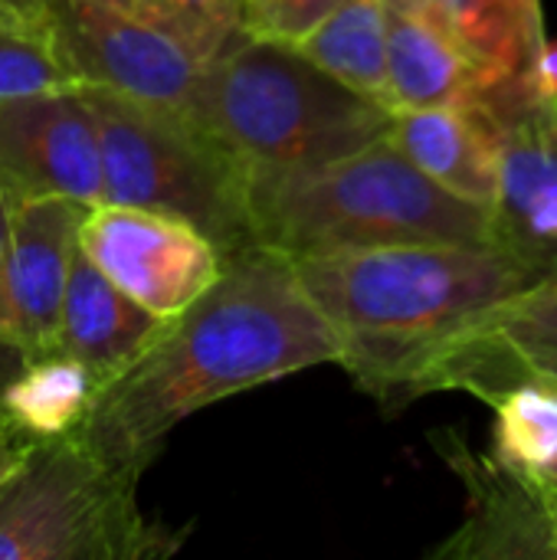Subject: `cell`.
I'll return each mask as SVG.
<instances>
[{
	"mask_svg": "<svg viewBox=\"0 0 557 560\" xmlns=\"http://www.w3.org/2000/svg\"><path fill=\"white\" fill-rule=\"evenodd\" d=\"M466 105L496 141V243L542 272H557V98L538 95L522 72L476 85Z\"/></svg>",
	"mask_w": 557,
	"mask_h": 560,
	"instance_id": "obj_7",
	"label": "cell"
},
{
	"mask_svg": "<svg viewBox=\"0 0 557 560\" xmlns=\"http://www.w3.org/2000/svg\"><path fill=\"white\" fill-rule=\"evenodd\" d=\"M496 413L492 456L525 476H542L557 459V390L538 381H512L486 400Z\"/></svg>",
	"mask_w": 557,
	"mask_h": 560,
	"instance_id": "obj_20",
	"label": "cell"
},
{
	"mask_svg": "<svg viewBox=\"0 0 557 560\" xmlns=\"http://www.w3.org/2000/svg\"><path fill=\"white\" fill-rule=\"evenodd\" d=\"M292 266L341 338L338 364L381 404H407L417 374L450 341L548 276L499 243H394Z\"/></svg>",
	"mask_w": 557,
	"mask_h": 560,
	"instance_id": "obj_2",
	"label": "cell"
},
{
	"mask_svg": "<svg viewBox=\"0 0 557 560\" xmlns=\"http://www.w3.org/2000/svg\"><path fill=\"white\" fill-rule=\"evenodd\" d=\"M79 85L53 33L0 20V98Z\"/></svg>",
	"mask_w": 557,
	"mask_h": 560,
	"instance_id": "obj_22",
	"label": "cell"
},
{
	"mask_svg": "<svg viewBox=\"0 0 557 560\" xmlns=\"http://www.w3.org/2000/svg\"><path fill=\"white\" fill-rule=\"evenodd\" d=\"M53 39L79 85L184 112L204 62L131 0H53Z\"/></svg>",
	"mask_w": 557,
	"mask_h": 560,
	"instance_id": "obj_8",
	"label": "cell"
},
{
	"mask_svg": "<svg viewBox=\"0 0 557 560\" xmlns=\"http://www.w3.org/2000/svg\"><path fill=\"white\" fill-rule=\"evenodd\" d=\"M148 20L181 39L200 62L220 56L230 43L246 36L243 0H131Z\"/></svg>",
	"mask_w": 557,
	"mask_h": 560,
	"instance_id": "obj_21",
	"label": "cell"
},
{
	"mask_svg": "<svg viewBox=\"0 0 557 560\" xmlns=\"http://www.w3.org/2000/svg\"><path fill=\"white\" fill-rule=\"evenodd\" d=\"M557 361V272L506 299L450 341L414 381L407 404L437 390H466L486 400L519 361Z\"/></svg>",
	"mask_w": 557,
	"mask_h": 560,
	"instance_id": "obj_13",
	"label": "cell"
},
{
	"mask_svg": "<svg viewBox=\"0 0 557 560\" xmlns=\"http://www.w3.org/2000/svg\"><path fill=\"white\" fill-rule=\"evenodd\" d=\"M535 479L542 482V489L552 495V502L557 505V459L548 466V469H545V472H542V476H535Z\"/></svg>",
	"mask_w": 557,
	"mask_h": 560,
	"instance_id": "obj_30",
	"label": "cell"
},
{
	"mask_svg": "<svg viewBox=\"0 0 557 560\" xmlns=\"http://www.w3.org/2000/svg\"><path fill=\"white\" fill-rule=\"evenodd\" d=\"M515 7H519V13L535 26V30H542L545 33V16H542V0H512Z\"/></svg>",
	"mask_w": 557,
	"mask_h": 560,
	"instance_id": "obj_29",
	"label": "cell"
},
{
	"mask_svg": "<svg viewBox=\"0 0 557 560\" xmlns=\"http://www.w3.org/2000/svg\"><path fill=\"white\" fill-rule=\"evenodd\" d=\"M529 79L538 95L557 98V39H545L529 66Z\"/></svg>",
	"mask_w": 557,
	"mask_h": 560,
	"instance_id": "obj_26",
	"label": "cell"
},
{
	"mask_svg": "<svg viewBox=\"0 0 557 560\" xmlns=\"http://www.w3.org/2000/svg\"><path fill=\"white\" fill-rule=\"evenodd\" d=\"M0 20L53 33V0H0Z\"/></svg>",
	"mask_w": 557,
	"mask_h": 560,
	"instance_id": "obj_25",
	"label": "cell"
},
{
	"mask_svg": "<svg viewBox=\"0 0 557 560\" xmlns=\"http://www.w3.org/2000/svg\"><path fill=\"white\" fill-rule=\"evenodd\" d=\"M338 358L341 338L302 289L292 259L253 246L223 256L217 282L98 390L79 430L105 459L144 472L167 433L197 410Z\"/></svg>",
	"mask_w": 557,
	"mask_h": 560,
	"instance_id": "obj_1",
	"label": "cell"
},
{
	"mask_svg": "<svg viewBox=\"0 0 557 560\" xmlns=\"http://www.w3.org/2000/svg\"><path fill=\"white\" fill-rule=\"evenodd\" d=\"M33 446H36V440L26 433V430H20L13 420H10V413L0 407V489L13 479V472L26 463V456L33 453Z\"/></svg>",
	"mask_w": 557,
	"mask_h": 560,
	"instance_id": "obj_24",
	"label": "cell"
},
{
	"mask_svg": "<svg viewBox=\"0 0 557 560\" xmlns=\"http://www.w3.org/2000/svg\"><path fill=\"white\" fill-rule=\"evenodd\" d=\"M522 377L538 381V384H548V387H555L557 390V361L535 358V361H519V364H512V368L502 374V381H499V387H496L492 394H499L502 387H509L512 381H522ZM492 394H489V397H492ZM489 397H486V400H489Z\"/></svg>",
	"mask_w": 557,
	"mask_h": 560,
	"instance_id": "obj_27",
	"label": "cell"
},
{
	"mask_svg": "<svg viewBox=\"0 0 557 560\" xmlns=\"http://www.w3.org/2000/svg\"><path fill=\"white\" fill-rule=\"evenodd\" d=\"M250 174L345 158L391 131V108L318 69L292 43L240 36L204 62L181 112Z\"/></svg>",
	"mask_w": 557,
	"mask_h": 560,
	"instance_id": "obj_4",
	"label": "cell"
},
{
	"mask_svg": "<svg viewBox=\"0 0 557 560\" xmlns=\"http://www.w3.org/2000/svg\"><path fill=\"white\" fill-rule=\"evenodd\" d=\"M79 246L121 292L161 318L181 315L223 269L220 249L197 226L125 203L89 207Z\"/></svg>",
	"mask_w": 557,
	"mask_h": 560,
	"instance_id": "obj_9",
	"label": "cell"
},
{
	"mask_svg": "<svg viewBox=\"0 0 557 560\" xmlns=\"http://www.w3.org/2000/svg\"><path fill=\"white\" fill-rule=\"evenodd\" d=\"M341 0H243L246 36L299 43Z\"/></svg>",
	"mask_w": 557,
	"mask_h": 560,
	"instance_id": "obj_23",
	"label": "cell"
},
{
	"mask_svg": "<svg viewBox=\"0 0 557 560\" xmlns=\"http://www.w3.org/2000/svg\"><path fill=\"white\" fill-rule=\"evenodd\" d=\"M318 69L387 105V10L384 0H341L299 43ZM391 108V105H387Z\"/></svg>",
	"mask_w": 557,
	"mask_h": 560,
	"instance_id": "obj_17",
	"label": "cell"
},
{
	"mask_svg": "<svg viewBox=\"0 0 557 560\" xmlns=\"http://www.w3.org/2000/svg\"><path fill=\"white\" fill-rule=\"evenodd\" d=\"M256 243L289 259L394 243H496L492 210L453 197L384 135L345 158L250 177Z\"/></svg>",
	"mask_w": 557,
	"mask_h": 560,
	"instance_id": "obj_3",
	"label": "cell"
},
{
	"mask_svg": "<svg viewBox=\"0 0 557 560\" xmlns=\"http://www.w3.org/2000/svg\"><path fill=\"white\" fill-rule=\"evenodd\" d=\"M89 207L66 197L13 200L0 279V348L16 361L56 351L59 308L79 223Z\"/></svg>",
	"mask_w": 557,
	"mask_h": 560,
	"instance_id": "obj_11",
	"label": "cell"
},
{
	"mask_svg": "<svg viewBox=\"0 0 557 560\" xmlns=\"http://www.w3.org/2000/svg\"><path fill=\"white\" fill-rule=\"evenodd\" d=\"M387 10V105H466L483 82L463 46L427 13L384 3Z\"/></svg>",
	"mask_w": 557,
	"mask_h": 560,
	"instance_id": "obj_16",
	"label": "cell"
},
{
	"mask_svg": "<svg viewBox=\"0 0 557 560\" xmlns=\"http://www.w3.org/2000/svg\"><path fill=\"white\" fill-rule=\"evenodd\" d=\"M433 446L466 489V518L433 558L557 560V505L535 476L499 463L492 453H473L453 430L433 433Z\"/></svg>",
	"mask_w": 557,
	"mask_h": 560,
	"instance_id": "obj_12",
	"label": "cell"
},
{
	"mask_svg": "<svg viewBox=\"0 0 557 560\" xmlns=\"http://www.w3.org/2000/svg\"><path fill=\"white\" fill-rule=\"evenodd\" d=\"M387 138L443 190L492 210L499 190L496 141L469 105L397 108Z\"/></svg>",
	"mask_w": 557,
	"mask_h": 560,
	"instance_id": "obj_15",
	"label": "cell"
},
{
	"mask_svg": "<svg viewBox=\"0 0 557 560\" xmlns=\"http://www.w3.org/2000/svg\"><path fill=\"white\" fill-rule=\"evenodd\" d=\"M138 479L105 459L82 430L36 440L0 489V560H158L184 532L138 512Z\"/></svg>",
	"mask_w": 557,
	"mask_h": 560,
	"instance_id": "obj_6",
	"label": "cell"
},
{
	"mask_svg": "<svg viewBox=\"0 0 557 560\" xmlns=\"http://www.w3.org/2000/svg\"><path fill=\"white\" fill-rule=\"evenodd\" d=\"M0 187L10 200L102 203V154L82 85L0 98Z\"/></svg>",
	"mask_w": 557,
	"mask_h": 560,
	"instance_id": "obj_10",
	"label": "cell"
},
{
	"mask_svg": "<svg viewBox=\"0 0 557 560\" xmlns=\"http://www.w3.org/2000/svg\"><path fill=\"white\" fill-rule=\"evenodd\" d=\"M102 154V203L171 213L197 226L220 256L259 246L250 210V167L174 108L102 85H82Z\"/></svg>",
	"mask_w": 557,
	"mask_h": 560,
	"instance_id": "obj_5",
	"label": "cell"
},
{
	"mask_svg": "<svg viewBox=\"0 0 557 560\" xmlns=\"http://www.w3.org/2000/svg\"><path fill=\"white\" fill-rule=\"evenodd\" d=\"M164 325L167 318L121 292L76 243L59 308L56 351L82 361L105 387L158 341Z\"/></svg>",
	"mask_w": 557,
	"mask_h": 560,
	"instance_id": "obj_14",
	"label": "cell"
},
{
	"mask_svg": "<svg viewBox=\"0 0 557 560\" xmlns=\"http://www.w3.org/2000/svg\"><path fill=\"white\" fill-rule=\"evenodd\" d=\"M98 390L102 384L82 361L49 351L20 361V371L0 390V407L33 440H49L79 430Z\"/></svg>",
	"mask_w": 557,
	"mask_h": 560,
	"instance_id": "obj_19",
	"label": "cell"
},
{
	"mask_svg": "<svg viewBox=\"0 0 557 560\" xmlns=\"http://www.w3.org/2000/svg\"><path fill=\"white\" fill-rule=\"evenodd\" d=\"M10 207L13 200L0 187V279H3V259H7V243H10Z\"/></svg>",
	"mask_w": 557,
	"mask_h": 560,
	"instance_id": "obj_28",
	"label": "cell"
},
{
	"mask_svg": "<svg viewBox=\"0 0 557 560\" xmlns=\"http://www.w3.org/2000/svg\"><path fill=\"white\" fill-rule=\"evenodd\" d=\"M414 10L437 20L463 46L483 82L529 72L538 46L548 39L512 0H414Z\"/></svg>",
	"mask_w": 557,
	"mask_h": 560,
	"instance_id": "obj_18",
	"label": "cell"
}]
</instances>
